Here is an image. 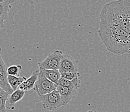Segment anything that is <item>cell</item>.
Segmentation results:
<instances>
[{"label": "cell", "mask_w": 130, "mask_h": 112, "mask_svg": "<svg viewBox=\"0 0 130 112\" xmlns=\"http://www.w3.org/2000/svg\"><path fill=\"white\" fill-rule=\"evenodd\" d=\"M98 33L108 51L117 55L130 53V35L118 26L100 20Z\"/></svg>", "instance_id": "6da1fadb"}, {"label": "cell", "mask_w": 130, "mask_h": 112, "mask_svg": "<svg viewBox=\"0 0 130 112\" xmlns=\"http://www.w3.org/2000/svg\"><path fill=\"white\" fill-rule=\"evenodd\" d=\"M100 20L113 23L130 35V1L117 0L106 3L100 12Z\"/></svg>", "instance_id": "7a4b0ae2"}, {"label": "cell", "mask_w": 130, "mask_h": 112, "mask_svg": "<svg viewBox=\"0 0 130 112\" xmlns=\"http://www.w3.org/2000/svg\"><path fill=\"white\" fill-rule=\"evenodd\" d=\"M38 99L43 104V108L47 110H56L61 107L65 106L64 102L56 90L47 95L38 96Z\"/></svg>", "instance_id": "3957f363"}, {"label": "cell", "mask_w": 130, "mask_h": 112, "mask_svg": "<svg viewBox=\"0 0 130 112\" xmlns=\"http://www.w3.org/2000/svg\"><path fill=\"white\" fill-rule=\"evenodd\" d=\"M57 86L58 85L53 83L49 80H48L39 71L38 78L35 83L33 89L36 91L38 96H42L50 93L53 91L56 90Z\"/></svg>", "instance_id": "277c9868"}, {"label": "cell", "mask_w": 130, "mask_h": 112, "mask_svg": "<svg viewBox=\"0 0 130 112\" xmlns=\"http://www.w3.org/2000/svg\"><path fill=\"white\" fill-rule=\"evenodd\" d=\"M63 55V53L61 51H54L53 53L47 55L44 60L38 62L39 68L46 70H58Z\"/></svg>", "instance_id": "5b68a950"}, {"label": "cell", "mask_w": 130, "mask_h": 112, "mask_svg": "<svg viewBox=\"0 0 130 112\" xmlns=\"http://www.w3.org/2000/svg\"><path fill=\"white\" fill-rule=\"evenodd\" d=\"M78 62L73 59L68 55H64L61 58L60 61L58 71L60 74L67 73V72H78Z\"/></svg>", "instance_id": "8992f818"}, {"label": "cell", "mask_w": 130, "mask_h": 112, "mask_svg": "<svg viewBox=\"0 0 130 112\" xmlns=\"http://www.w3.org/2000/svg\"><path fill=\"white\" fill-rule=\"evenodd\" d=\"M7 76V68L0 55V88L10 95L13 93V91L8 83Z\"/></svg>", "instance_id": "52a82bcc"}, {"label": "cell", "mask_w": 130, "mask_h": 112, "mask_svg": "<svg viewBox=\"0 0 130 112\" xmlns=\"http://www.w3.org/2000/svg\"><path fill=\"white\" fill-rule=\"evenodd\" d=\"M56 91L59 93L61 99L64 102L65 106L69 103L77 93L78 89L73 88H68V87L61 86L58 85L56 88Z\"/></svg>", "instance_id": "ba28073f"}, {"label": "cell", "mask_w": 130, "mask_h": 112, "mask_svg": "<svg viewBox=\"0 0 130 112\" xmlns=\"http://www.w3.org/2000/svg\"><path fill=\"white\" fill-rule=\"evenodd\" d=\"M25 92L20 89H16L13 93L9 95L7 100L6 101V109L13 110L15 108V104L24 97Z\"/></svg>", "instance_id": "9c48e42d"}, {"label": "cell", "mask_w": 130, "mask_h": 112, "mask_svg": "<svg viewBox=\"0 0 130 112\" xmlns=\"http://www.w3.org/2000/svg\"><path fill=\"white\" fill-rule=\"evenodd\" d=\"M14 3L12 0H0V25L3 27L5 20L8 18L9 12L11 9V4Z\"/></svg>", "instance_id": "30bf717a"}, {"label": "cell", "mask_w": 130, "mask_h": 112, "mask_svg": "<svg viewBox=\"0 0 130 112\" xmlns=\"http://www.w3.org/2000/svg\"><path fill=\"white\" fill-rule=\"evenodd\" d=\"M39 75V69L36 70L32 74L31 76L27 78L22 84L19 86L18 89L26 92L33 89L36 82L37 81Z\"/></svg>", "instance_id": "8fae6325"}, {"label": "cell", "mask_w": 130, "mask_h": 112, "mask_svg": "<svg viewBox=\"0 0 130 112\" xmlns=\"http://www.w3.org/2000/svg\"><path fill=\"white\" fill-rule=\"evenodd\" d=\"M39 71L51 82L58 85L60 79L61 78V74L58 70H46L39 68Z\"/></svg>", "instance_id": "7c38bea8"}, {"label": "cell", "mask_w": 130, "mask_h": 112, "mask_svg": "<svg viewBox=\"0 0 130 112\" xmlns=\"http://www.w3.org/2000/svg\"><path fill=\"white\" fill-rule=\"evenodd\" d=\"M26 79L27 78L25 76H11V75H8L7 76L8 83L13 91L18 89L19 86L25 81Z\"/></svg>", "instance_id": "4fadbf2b"}, {"label": "cell", "mask_w": 130, "mask_h": 112, "mask_svg": "<svg viewBox=\"0 0 130 112\" xmlns=\"http://www.w3.org/2000/svg\"><path fill=\"white\" fill-rule=\"evenodd\" d=\"M58 85H60L61 86L68 87V88H76V89H78L80 86V77L75 78L73 81H67V80L61 78Z\"/></svg>", "instance_id": "5bb4252c"}, {"label": "cell", "mask_w": 130, "mask_h": 112, "mask_svg": "<svg viewBox=\"0 0 130 112\" xmlns=\"http://www.w3.org/2000/svg\"><path fill=\"white\" fill-rule=\"evenodd\" d=\"M9 94L0 88V112H6V101L9 97Z\"/></svg>", "instance_id": "9a60e30c"}, {"label": "cell", "mask_w": 130, "mask_h": 112, "mask_svg": "<svg viewBox=\"0 0 130 112\" xmlns=\"http://www.w3.org/2000/svg\"><path fill=\"white\" fill-rule=\"evenodd\" d=\"M22 67L20 65H14L7 68L8 75L14 76H20V72L22 71Z\"/></svg>", "instance_id": "2e32d148"}, {"label": "cell", "mask_w": 130, "mask_h": 112, "mask_svg": "<svg viewBox=\"0 0 130 112\" xmlns=\"http://www.w3.org/2000/svg\"><path fill=\"white\" fill-rule=\"evenodd\" d=\"M77 77H80V74L79 72H67L61 74V78L67 81H73V79Z\"/></svg>", "instance_id": "e0dca14e"}, {"label": "cell", "mask_w": 130, "mask_h": 112, "mask_svg": "<svg viewBox=\"0 0 130 112\" xmlns=\"http://www.w3.org/2000/svg\"><path fill=\"white\" fill-rule=\"evenodd\" d=\"M87 112H99V111H98L96 110H94V111H88Z\"/></svg>", "instance_id": "ac0fdd59"}, {"label": "cell", "mask_w": 130, "mask_h": 112, "mask_svg": "<svg viewBox=\"0 0 130 112\" xmlns=\"http://www.w3.org/2000/svg\"><path fill=\"white\" fill-rule=\"evenodd\" d=\"M0 29H1V25H0ZM0 50H1V48H0Z\"/></svg>", "instance_id": "d6986e66"}]
</instances>
